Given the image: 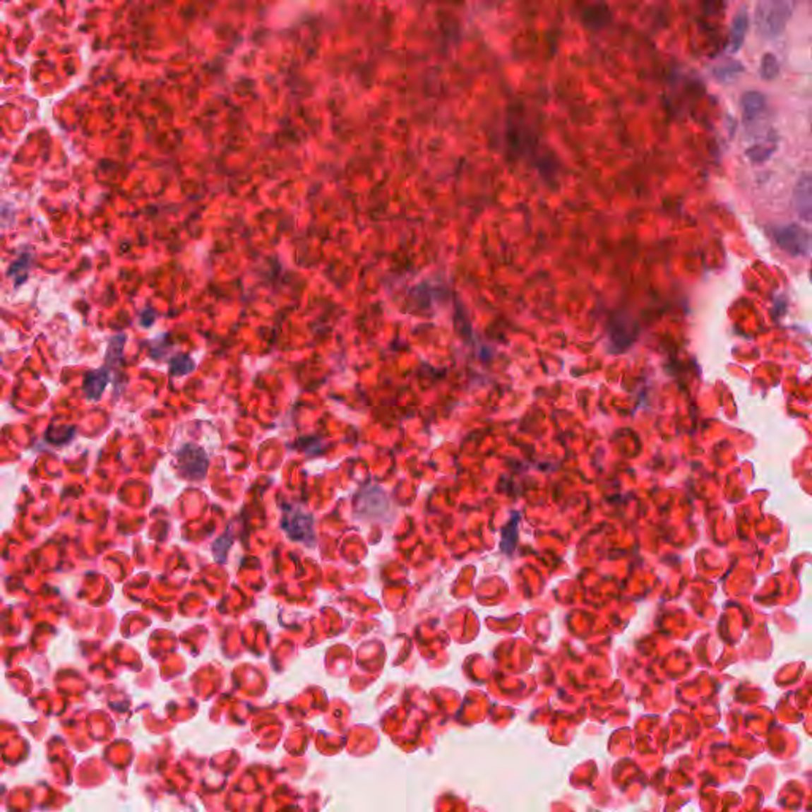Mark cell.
I'll list each match as a JSON object with an SVG mask.
<instances>
[{"label": "cell", "instance_id": "6da1fadb", "mask_svg": "<svg viewBox=\"0 0 812 812\" xmlns=\"http://www.w3.org/2000/svg\"><path fill=\"white\" fill-rule=\"evenodd\" d=\"M798 0H758L756 6V25L762 38L771 40L784 32L794 15Z\"/></svg>", "mask_w": 812, "mask_h": 812}, {"label": "cell", "instance_id": "7a4b0ae2", "mask_svg": "<svg viewBox=\"0 0 812 812\" xmlns=\"http://www.w3.org/2000/svg\"><path fill=\"white\" fill-rule=\"evenodd\" d=\"M772 238L777 243V246L784 249L785 253L795 257H806L811 251V237L806 229L801 225L790 224L782 225L772 232Z\"/></svg>", "mask_w": 812, "mask_h": 812}, {"label": "cell", "instance_id": "3957f363", "mask_svg": "<svg viewBox=\"0 0 812 812\" xmlns=\"http://www.w3.org/2000/svg\"><path fill=\"white\" fill-rule=\"evenodd\" d=\"M178 467L188 479H203L208 468V459L201 448L184 444L178 453Z\"/></svg>", "mask_w": 812, "mask_h": 812}, {"label": "cell", "instance_id": "277c9868", "mask_svg": "<svg viewBox=\"0 0 812 812\" xmlns=\"http://www.w3.org/2000/svg\"><path fill=\"white\" fill-rule=\"evenodd\" d=\"M794 205L796 210V215L800 216L803 222H811L812 219V181L809 173L798 179L794 192Z\"/></svg>", "mask_w": 812, "mask_h": 812}, {"label": "cell", "instance_id": "5b68a950", "mask_svg": "<svg viewBox=\"0 0 812 812\" xmlns=\"http://www.w3.org/2000/svg\"><path fill=\"white\" fill-rule=\"evenodd\" d=\"M285 528L289 533V537L294 538L297 535V541H305L304 535L309 537L313 533V519L311 515L301 514L300 511H295V514H285Z\"/></svg>", "mask_w": 812, "mask_h": 812}, {"label": "cell", "instance_id": "8992f818", "mask_svg": "<svg viewBox=\"0 0 812 812\" xmlns=\"http://www.w3.org/2000/svg\"><path fill=\"white\" fill-rule=\"evenodd\" d=\"M109 381L108 364L103 369L89 371L85 378V392L89 400H99Z\"/></svg>", "mask_w": 812, "mask_h": 812}, {"label": "cell", "instance_id": "52a82bcc", "mask_svg": "<svg viewBox=\"0 0 812 812\" xmlns=\"http://www.w3.org/2000/svg\"><path fill=\"white\" fill-rule=\"evenodd\" d=\"M741 105H743V114L744 121L749 124L758 119L760 116L765 113L766 109V99L762 92L758 91H749L743 95L741 99Z\"/></svg>", "mask_w": 812, "mask_h": 812}, {"label": "cell", "instance_id": "ba28073f", "mask_svg": "<svg viewBox=\"0 0 812 812\" xmlns=\"http://www.w3.org/2000/svg\"><path fill=\"white\" fill-rule=\"evenodd\" d=\"M747 25H749V18H747L746 11L738 13V15L734 16V19H733V25H732V32H730V48H732L733 53H736V51H739V48L743 47L744 38L747 34Z\"/></svg>", "mask_w": 812, "mask_h": 812}, {"label": "cell", "instance_id": "9c48e42d", "mask_svg": "<svg viewBox=\"0 0 812 812\" xmlns=\"http://www.w3.org/2000/svg\"><path fill=\"white\" fill-rule=\"evenodd\" d=\"M760 75L766 81L775 80L779 75V61L772 53H765L762 56V62H760Z\"/></svg>", "mask_w": 812, "mask_h": 812}]
</instances>
